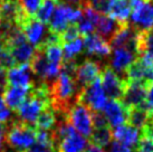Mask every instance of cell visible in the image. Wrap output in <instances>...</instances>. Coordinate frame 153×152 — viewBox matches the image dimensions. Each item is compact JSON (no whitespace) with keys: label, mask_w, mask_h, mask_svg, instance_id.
<instances>
[{"label":"cell","mask_w":153,"mask_h":152,"mask_svg":"<svg viewBox=\"0 0 153 152\" xmlns=\"http://www.w3.org/2000/svg\"><path fill=\"white\" fill-rule=\"evenodd\" d=\"M125 75L126 80L140 82L148 85L153 82V64H150L137 57L135 62L130 66Z\"/></svg>","instance_id":"cell-14"},{"label":"cell","mask_w":153,"mask_h":152,"mask_svg":"<svg viewBox=\"0 0 153 152\" xmlns=\"http://www.w3.org/2000/svg\"><path fill=\"white\" fill-rule=\"evenodd\" d=\"M0 40H2V31H1V26H0Z\"/></svg>","instance_id":"cell-41"},{"label":"cell","mask_w":153,"mask_h":152,"mask_svg":"<svg viewBox=\"0 0 153 152\" xmlns=\"http://www.w3.org/2000/svg\"><path fill=\"white\" fill-rule=\"evenodd\" d=\"M146 97V85L140 82L126 80L122 101L128 107H140L144 106Z\"/></svg>","instance_id":"cell-13"},{"label":"cell","mask_w":153,"mask_h":152,"mask_svg":"<svg viewBox=\"0 0 153 152\" xmlns=\"http://www.w3.org/2000/svg\"><path fill=\"white\" fill-rule=\"evenodd\" d=\"M57 2H58V0H44V1H42L37 13L35 15V18L38 19L43 24H48L53 13L55 11Z\"/></svg>","instance_id":"cell-26"},{"label":"cell","mask_w":153,"mask_h":152,"mask_svg":"<svg viewBox=\"0 0 153 152\" xmlns=\"http://www.w3.org/2000/svg\"><path fill=\"white\" fill-rule=\"evenodd\" d=\"M66 2L68 4H78V6H82L86 2V0H65Z\"/></svg>","instance_id":"cell-39"},{"label":"cell","mask_w":153,"mask_h":152,"mask_svg":"<svg viewBox=\"0 0 153 152\" xmlns=\"http://www.w3.org/2000/svg\"><path fill=\"white\" fill-rule=\"evenodd\" d=\"M150 114L148 111L145 110L144 106H140V107H131L128 110V122L131 124L132 127H136V129H143L146 125L148 121L150 120Z\"/></svg>","instance_id":"cell-24"},{"label":"cell","mask_w":153,"mask_h":152,"mask_svg":"<svg viewBox=\"0 0 153 152\" xmlns=\"http://www.w3.org/2000/svg\"><path fill=\"white\" fill-rule=\"evenodd\" d=\"M91 139H92V143L94 145H97L100 148H105L111 144L112 132L108 129V127H96V129H94Z\"/></svg>","instance_id":"cell-27"},{"label":"cell","mask_w":153,"mask_h":152,"mask_svg":"<svg viewBox=\"0 0 153 152\" xmlns=\"http://www.w3.org/2000/svg\"><path fill=\"white\" fill-rule=\"evenodd\" d=\"M120 24L117 21H115L113 18H111L107 15H100V18L96 24V34L100 35L102 38L110 42L111 38L113 37V35L116 33V30L119 29Z\"/></svg>","instance_id":"cell-20"},{"label":"cell","mask_w":153,"mask_h":152,"mask_svg":"<svg viewBox=\"0 0 153 152\" xmlns=\"http://www.w3.org/2000/svg\"><path fill=\"white\" fill-rule=\"evenodd\" d=\"M83 17L82 7H72L71 4L58 0L55 11L51 16L48 26V31L56 35H60L69 25H75Z\"/></svg>","instance_id":"cell-3"},{"label":"cell","mask_w":153,"mask_h":152,"mask_svg":"<svg viewBox=\"0 0 153 152\" xmlns=\"http://www.w3.org/2000/svg\"><path fill=\"white\" fill-rule=\"evenodd\" d=\"M83 49H84V39L82 37L63 44L64 60H76V57L83 51Z\"/></svg>","instance_id":"cell-25"},{"label":"cell","mask_w":153,"mask_h":152,"mask_svg":"<svg viewBox=\"0 0 153 152\" xmlns=\"http://www.w3.org/2000/svg\"><path fill=\"white\" fill-rule=\"evenodd\" d=\"M108 152H134L131 147L124 145V144L120 143L117 141H114L110 144V150Z\"/></svg>","instance_id":"cell-36"},{"label":"cell","mask_w":153,"mask_h":152,"mask_svg":"<svg viewBox=\"0 0 153 152\" xmlns=\"http://www.w3.org/2000/svg\"><path fill=\"white\" fill-rule=\"evenodd\" d=\"M8 131L7 123H0V141H4L6 139V134Z\"/></svg>","instance_id":"cell-38"},{"label":"cell","mask_w":153,"mask_h":152,"mask_svg":"<svg viewBox=\"0 0 153 152\" xmlns=\"http://www.w3.org/2000/svg\"><path fill=\"white\" fill-rule=\"evenodd\" d=\"M132 8L130 26L136 33L153 28V0H128Z\"/></svg>","instance_id":"cell-5"},{"label":"cell","mask_w":153,"mask_h":152,"mask_svg":"<svg viewBox=\"0 0 153 152\" xmlns=\"http://www.w3.org/2000/svg\"><path fill=\"white\" fill-rule=\"evenodd\" d=\"M78 37H79V31L77 29L76 24H75V25H69L67 28L59 35L62 45L65 44V42H72V40H74V39H76V38H78Z\"/></svg>","instance_id":"cell-30"},{"label":"cell","mask_w":153,"mask_h":152,"mask_svg":"<svg viewBox=\"0 0 153 152\" xmlns=\"http://www.w3.org/2000/svg\"><path fill=\"white\" fill-rule=\"evenodd\" d=\"M132 8L128 0H111L107 16L113 18L120 25L128 24Z\"/></svg>","instance_id":"cell-19"},{"label":"cell","mask_w":153,"mask_h":152,"mask_svg":"<svg viewBox=\"0 0 153 152\" xmlns=\"http://www.w3.org/2000/svg\"><path fill=\"white\" fill-rule=\"evenodd\" d=\"M24 152H56V149L54 147H49V145H44L40 143H36L30 147L29 149H27Z\"/></svg>","instance_id":"cell-35"},{"label":"cell","mask_w":153,"mask_h":152,"mask_svg":"<svg viewBox=\"0 0 153 152\" xmlns=\"http://www.w3.org/2000/svg\"><path fill=\"white\" fill-rule=\"evenodd\" d=\"M112 136L114 138V141H117L120 143L128 145V147H136L142 135L139 129L132 127L131 124H122L120 127H114L112 132Z\"/></svg>","instance_id":"cell-17"},{"label":"cell","mask_w":153,"mask_h":152,"mask_svg":"<svg viewBox=\"0 0 153 152\" xmlns=\"http://www.w3.org/2000/svg\"><path fill=\"white\" fill-rule=\"evenodd\" d=\"M137 152H153V140L142 138L137 144Z\"/></svg>","instance_id":"cell-34"},{"label":"cell","mask_w":153,"mask_h":152,"mask_svg":"<svg viewBox=\"0 0 153 152\" xmlns=\"http://www.w3.org/2000/svg\"><path fill=\"white\" fill-rule=\"evenodd\" d=\"M136 39L137 33L132 28L130 24L121 25L116 33L111 38L110 45L111 47H132L136 49Z\"/></svg>","instance_id":"cell-18"},{"label":"cell","mask_w":153,"mask_h":152,"mask_svg":"<svg viewBox=\"0 0 153 152\" xmlns=\"http://www.w3.org/2000/svg\"><path fill=\"white\" fill-rule=\"evenodd\" d=\"M18 27L25 34L28 42L31 44L35 48H39L46 40L47 35H45V25L35 17H27Z\"/></svg>","instance_id":"cell-11"},{"label":"cell","mask_w":153,"mask_h":152,"mask_svg":"<svg viewBox=\"0 0 153 152\" xmlns=\"http://www.w3.org/2000/svg\"><path fill=\"white\" fill-rule=\"evenodd\" d=\"M102 71V65L100 62L94 59H85L83 63L77 64L74 72V77L77 85L82 89L83 87L93 83L94 80L100 78Z\"/></svg>","instance_id":"cell-8"},{"label":"cell","mask_w":153,"mask_h":152,"mask_svg":"<svg viewBox=\"0 0 153 152\" xmlns=\"http://www.w3.org/2000/svg\"><path fill=\"white\" fill-rule=\"evenodd\" d=\"M85 152H87V151H86V150H85Z\"/></svg>","instance_id":"cell-43"},{"label":"cell","mask_w":153,"mask_h":152,"mask_svg":"<svg viewBox=\"0 0 153 152\" xmlns=\"http://www.w3.org/2000/svg\"><path fill=\"white\" fill-rule=\"evenodd\" d=\"M136 51L139 56L144 55L153 59V28L143 33H137Z\"/></svg>","instance_id":"cell-22"},{"label":"cell","mask_w":153,"mask_h":152,"mask_svg":"<svg viewBox=\"0 0 153 152\" xmlns=\"http://www.w3.org/2000/svg\"><path fill=\"white\" fill-rule=\"evenodd\" d=\"M16 65H17V63L11 55V53L7 48L2 47V49L0 51V67L4 68V71H8Z\"/></svg>","instance_id":"cell-29"},{"label":"cell","mask_w":153,"mask_h":152,"mask_svg":"<svg viewBox=\"0 0 153 152\" xmlns=\"http://www.w3.org/2000/svg\"><path fill=\"white\" fill-rule=\"evenodd\" d=\"M137 51L132 47H117L111 53V68L117 74H126L128 69L137 58Z\"/></svg>","instance_id":"cell-10"},{"label":"cell","mask_w":153,"mask_h":152,"mask_svg":"<svg viewBox=\"0 0 153 152\" xmlns=\"http://www.w3.org/2000/svg\"><path fill=\"white\" fill-rule=\"evenodd\" d=\"M142 130H143V134H144L145 138H149V139L153 140V116L150 118V120L146 123V125Z\"/></svg>","instance_id":"cell-37"},{"label":"cell","mask_w":153,"mask_h":152,"mask_svg":"<svg viewBox=\"0 0 153 152\" xmlns=\"http://www.w3.org/2000/svg\"><path fill=\"white\" fill-rule=\"evenodd\" d=\"M57 122H58L57 113H56V111L51 105L40 113V115L37 118V122L35 124V127H36L37 130L51 131L56 127Z\"/></svg>","instance_id":"cell-23"},{"label":"cell","mask_w":153,"mask_h":152,"mask_svg":"<svg viewBox=\"0 0 153 152\" xmlns=\"http://www.w3.org/2000/svg\"><path fill=\"white\" fill-rule=\"evenodd\" d=\"M11 118V110L4 104L2 96H0V123H7Z\"/></svg>","instance_id":"cell-33"},{"label":"cell","mask_w":153,"mask_h":152,"mask_svg":"<svg viewBox=\"0 0 153 152\" xmlns=\"http://www.w3.org/2000/svg\"><path fill=\"white\" fill-rule=\"evenodd\" d=\"M128 110L130 107L124 104V102L120 98H111L103 109V115L106 120L107 125L113 129L125 124L128 118Z\"/></svg>","instance_id":"cell-7"},{"label":"cell","mask_w":153,"mask_h":152,"mask_svg":"<svg viewBox=\"0 0 153 152\" xmlns=\"http://www.w3.org/2000/svg\"><path fill=\"white\" fill-rule=\"evenodd\" d=\"M2 47H4V45H2V40H0V51H1V49H2Z\"/></svg>","instance_id":"cell-42"},{"label":"cell","mask_w":153,"mask_h":152,"mask_svg":"<svg viewBox=\"0 0 153 152\" xmlns=\"http://www.w3.org/2000/svg\"><path fill=\"white\" fill-rule=\"evenodd\" d=\"M6 83L10 86L33 87V72L29 64H18L8 69L6 72Z\"/></svg>","instance_id":"cell-12"},{"label":"cell","mask_w":153,"mask_h":152,"mask_svg":"<svg viewBox=\"0 0 153 152\" xmlns=\"http://www.w3.org/2000/svg\"><path fill=\"white\" fill-rule=\"evenodd\" d=\"M84 49L86 55L96 56L98 58H106L112 53L110 42L97 34H91L84 38Z\"/></svg>","instance_id":"cell-15"},{"label":"cell","mask_w":153,"mask_h":152,"mask_svg":"<svg viewBox=\"0 0 153 152\" xmlns=\"http://www.w3.org/2000/svg\"><path fill=\"white\" fill-rule=\"evenodd\" d=\"M56 152H85L88 148V141L85 136L79 134L67 122L66 118L58 120V122L51 130Z\"/></svg>","instance_id":"cell-1"},{"label":"cell","mask_w":153,"mask_h":152,"mask_svg":"<svg viewBox=\"0 0 153 152\" xmlns=\"http://www.w3.org/2000/svg\"><path fill=\"white\" fill-rule=\"evenodd\" d=\"M77 102H81L93 112H102L107 103V95L103 89L101 78L83 87L79 92Z\"/></svg>","instance_id":"cell-6"},{"label":"cell","mask_w":153,"mask_h":152,"mask_svg":"<svg viewBox=\"0 0 153 152\" xmlns=\"http://www.w3.org/2000/svg\"><path fill=\"white\" fill-rule=\"evenodd\" d=\"M42 1L43 0H18L22 10L29 17H35Z\"/></svg>","instance_id":"cell-28"},{"label":"cell","mask_w":153,"mask_h":152,"mask_svg":"<svg viewBox=\"0 0 153 152\" xmlns=\"http://www.w3.org/2000/svg\"><path fill=\"white\" fill-rule=\"evenodd\" d=\"M4 148H6V144L4 143V141H0V152H4Z\"/></svg>","instance_id":"cell-40"},{"label":"cell","mask_w":153,"mask_h":152,"mask_svg":"<svg viewBox=\"0 0 153 152\" xmlns=\"http://www.w3.org/2000/svg\"><path fill=\"white\" fill-rule=\"evenodd\" d=\"M33 87H22V86H10L7 85L4 89L2 100L4 104L8 106L10 110L17 111L18 107L25 102L28 97L30 91Z\"/></svg>","instance_id":"cell-16"},{"label":"cell","mask_w":153,"mask_h":152,"mask_svg":"<svg viewBox=\"0 0 153 152\" xmlns=\"http://www.w3.org/2000/svg\"><path fill=\"white\" fill-rule=\"evenodd\" d=\"M110 2L111 0H86L85 4H88L89 7H92L94 10H96L98 13L107 15Z\"/></svg>","instance_id":"cell-31"},{"label":"cell","mask_w":153,"mask_h":152,"mask_svg":"<svg viewBox=\"0 0 153 152\" xmlns=\"http://www.w3.org/2000/svg\"><path fill=\"white\" fill-rule=\"evenodd\" d=\"M101 83L107 97L110 98H122L126 86V80L122 78L120 74L114 72L111 67H104L102 71Z\"/></svg>","instance_id":"cell-9"},{"label":"cell","mask_w":153,"mask_h":152,"mask_svg":"<svg viewBox=\"0 0 153 152\" xmlns=\"http://www.w3.org/2000/svg\"><path fill=\"white\" fill-rule=\"evenodd\" d=\"M144 107L150 114V116H153V82L146 85V97H145Z\"/></svg>","instance_id":"cell-32"},{"label":"cell","mask_w":153,"mask_h":152,"mask_svg":"<svg viewBox=\"0 0 153 152\" xmlns=\"http://www.w3.org/2000/svg\"><path fill=\"white\" fill-rule=\"evenodd\" d=\"M37 129L20 121H13L6 134L7 145L18 152H24L36 143Z\"/></svg>","instance_id":"cell-2"},{"label":"cell","mask_w":153,"mask_h":152,"mask_svg":"<svg viewBox=\"0 0 153 152\" xmlns=\"http://www.w3.org/2000/svg\"><path fill=\"white\" fill-rule=\"evenodd\" d=\"M67 122L83 136L91 138L94 131V114L81 102L73 104L66 113Z\"/></svg>","instance_id":"cell-4"},{"label":"cell","mask_w":153,"mask_h":152,"mask_svg":"<svg viewBox=\"0 0 153 152\" xmlns=\"http://www.w3.org/2000/svg\"><path fill=\"white\" fill-rule=\"evenodd\" d=\"M8 51L11 53L17 64H29L36 53V48L28 42H25L20 45L9 48Z\"/></svg>","instance_id":"cell-21"}]
</instances>
